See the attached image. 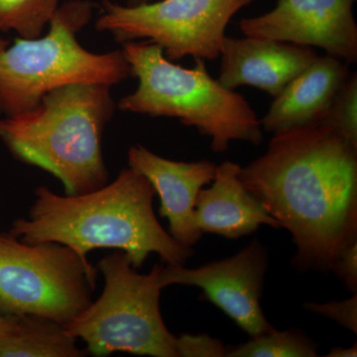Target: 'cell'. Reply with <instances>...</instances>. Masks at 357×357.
Returning a JSON list of instances; mask_svg holds the SVG:
<instances>
[{"label": "cell", "mask_w": 357, "mask_h": 357, "mask_svg": "<svg viewBox=\"0 0 357 357\" xmlns=\"http://www.w3.org/2000/svg\"><path fill=\"white\" fill-rule=\"evenodd\" d=\"M256 0H154L137 6L102 0L96 29L119 43L158 45L170 61L220 58L227 25Z\"/></svg>", "instance_id": "obj_8"}, {"label": "cell", "mask_w": 357, "mask_h": 357, "mask_svg": "<svg viewBox=\"0 0 357 357\" xmlns=\"http://www.w3.org/2000/svg\"><path fill=\"white\" fill-rule=\"evenodd\" d=\"M105 279L102 295L65 324L66 332L81 338L89 354L114 352L136 356L178 357L177 337L167 328L160 311L161 265L138 273L122 251L105 255L96 265Z\"/></svg>", "instance_id": "obj_6"}, {"label": "cell", "mask_w": 357, "mask_h": 357, "mask_svg": "<svg viewBox=\"0 0 357 357\" xmlns=\"http://www.w3.org/2000/svg\"><path fill=\"white\" fill-rule=\"evenodd\" d=\"M110 86L70 84L36 107L0 119V140L18 161L52 174L76 196L109 183L102 140L114 115Z\"/></svg>", "instance_id": "obj_3"}, {"label": "cell", "mask_w": 357, "mask_h": 357, "mask_svg": "<svg viewBox=\"0 0 357 357\" xmlns=\"http://www.w3.org/2000/svg\"><path fill=\"white\" fill-rule=\"evenodd\" d=\"M349 76L347 63L332 56H318L274 98L260 119L262 130L275 134L317 126Z\"/></svg>", "instance_id": "obj_13"}, {"label": "cell", "mask_w": 357, "mask_h": 357, "mask_svg": "<svg viewBox=\"0 0 357 357\" xmlns=\"http://www.w3.org/2000/svg\"><path fill=\"white\" fill-rule=\"evenodd\" d=\"M328 357H356L357 356V344L351 345L349 349H345L342 347H333L328 354Z\"/></svg>", "instance_id": "obj_23"}, {"label": "cell", "mask_w": 357, "mask_h": 357, "mask_svg": "<svg viewBox=\"0 0 357 357\" xmlns=\"http://www.w3.org/2000/svg\"><path fill=\"white\" fill-rule=\"evenodd\" d=\"M98 274L68 246L0 232L1 316L37 314L65 325L93 302Z\"/></svg>", "instance_id": "obj_7"}, {"label": "cell", "mask_w": 357, "mask_h": 357, "mask_svg": "<svg viewBox=\"0 0 357 357\" xmlns=\"http://www.w3.org/2000/svg\"><path fill=\"white\" fill-rule=\"evenodd\" d=\"M268 268V251L255 239L237 255L189 269L184 265L162 268V287L195 286L203 291L204 299L213 303L250 337L273 326L263 314L261 300Z\"/></svg>", "instance_id": "obj_9"}, {"label": "cell", "mask_w": 357, "mask_h": 357, "mask_svg": "<svg viewBox=\"0 0 357 357\" xmlns=\"http://www.w3.org/2000/svg\"><path fill=\"white\" fill-rule=\"evenodd\" d=\"M331 271L335 274L349 292L357 293V241L340 252Z\"/></svg>", "instance_id": "obj_21"}, {"label": "cell", "mask_w": 357, "mask_h": 357, "mask_svg": "<svg viewBox=\"0 0 357 357\" xmlns=\"http://www.w3.org/2000/svg\"><path fill=\"white\" fill-rule=\"evenodd\" d=\"M155 191L135 169L121 171L114 182L76 196H61L41 185L28 218H17L9 232L26 243L51 241L68 246L84 262L95 249L112 248L140 269L151 253L167 264L185 265L194 249L178 243L160 225Z\"/></svg>", "instance_id": "obj_2"}, {"label": "cell", "mask_w": 357, "mask_h": 357, "mask_svg": "<svg viewBox=\"0 0 357 357\" xmlns=\"http://www.w3.org/2000/svg\"><path fill=\"white\" fill-rule=\"evenodd\" d=\"M319 344L299 328L278 331L272 328L251 337L245 344L227 349L230 357H314Z\"/></svg>", "instance_id": "obj_16"}, {"label": "cell", "mask_w": 357, "mask_h": 357, "mask_svg": "<svg viewBox=\"0 0 357 357\" xmlns=\"http://www.w3.org/2000/svg\"><path fill=\"white\" fill-rule=\"evenodd\" d=\"M15 317H6L0 314V340H3L14 332L16 328Z\"/></svg>", "instance_id": "obj_22"}, {"label": "cell", "mask_w": 357, "mask_h": 357, "mask_svg": "<svg viewBox=\"0 0 357 357\" xmlns=\"http://www.w3.org/2000/svg\"><path fill=\"white\" fill-rule=\"evenodd\" d=\"M96 4L69 0L58 7L49 31L38 38H16L0 52V112L6 116L36 107L47 93L70 84L112 88L131 76L123 51L86 50L77 34L89 24Z\"/></svg>", "instance_id": "obj_5"}, {"label": "cell", "mask_w": 357, "mask_h": 357, "mask_svg": "<svg viewBox=\"0 0 357 357\" xmlns=\"http://www.w3.org/2000/svg\"><path fill=\"white\" fill-rule=\"evenodd\" d=\"M304 309L307 312L321 314L326 318L333 319L335 323L357 333V295L352 294L349 299L332 301V302L318 304V303H306Z\"/></svg>", "instance_id": "obj_19"}, {"label": "cell", "mask_w": 357, "mask_h": 357, "mask_svg": "<svg viewBox=\"0 0 357 357\" xmlns=\"http://www.w3.org/2000/svg\"><path fill=\"white\" fill-rule=\"evenodd\" d=\"M9 45H10V41H9V40L0 38V52L3 51L4 49H6Z\"/></svg>", "instance_id": "obj_25"}, {"label": "cell", "mask_w": 357, "mask_h": 357, "mask_svg": "<svg viewBox=\"0 0 357 357\" xmlns=\"http://www.w3.org/2000/svg\"><path fill=\"white\" fill-rule=\"evenodd\" d=\"M319 126L332 129L357 146L356 73L349 74Z\"/></svg>", "instance_id": "obj_18"}, {"label": "cell", "mask_w": 357, "mask_h": 357, "mask_svg": "<svg viewBox=\"0 0 357 357\" xmlns=\"http://www.w3.org/2000/svg\"><path fill=\"white\" fill-rule=\"evenodd\" d=\"M16 328L0 340V357H84L86 349L66 332L64 324L37 314L15 317Z\"/></svg>", "instance_id": "obj_15"}, {"label": "cell", "mask_w": 357, "mask_h": 357, "mask_svg": "<svg viewBox=\"0 0 357 357\" xmlns=\"http://www.w3.org/2000/svg\"><path fill=\"white\" fill-rule=\"evenodd\" d=\"M122 51L138 79L135 91L119 100L122 112L177 119L210 138L215 153L227 151L232 141L262 142L255 109L241 93L213 79L203 59L184 68L167 59L158 45L146 41L122 44Z\"/></svg>", "instance_id": "obj_4"}, {"label": "cell", "mask_w": 357, "mask_h": 357, "mask_svg": "<svg viewBox=\"0 0 357 357\" xmlns=\"http://www.w3.org/2000/svg\"><path fill=\"white\" fill-rule=\"evenodd\" d=\"M60 6V0H0V31L38 38Z\"/></svg>", "instance_id": "obj_17"}, {"label": "cell", "mask_w": 357, "mask_h": 357, "mask_svg": "<svg viewBox=\"0 0 357 357\" xmlns=\"http://www.w3.org/2000/svg\"><path fill=\"white\" fill-rule=\"evenodd\" d=\"M154 1V0H126V4L128 6H137V4L147 3V2Z\"/></svg>", "instance_id": "obj_24"}, {"label": "cell", "mask_w": 357, "mask_h": 357, "mask_svg": "<svg viewBox=\"0 0 357 357\" xmlns=\"http://www.w3.org/2000/svg\"><path fill=\"white\" fill-rule=\"evenodd\" d=\"M128 163L149 181L158 195L159 215L168 220L170 236L181 245L192 248L203 236L195 222L197 196L213 182L217 165L208 160L163 158L140 144L128 150Z\"/></svg>", "instance_id": "obj_11"}, {"label": "cell", "mask_w": 357, "mask_h": 357, "mask_svg": "<svg viewBox=\"0 0 357 357\" xmlns=\"http://www.w3.org/2000/svg\"><path fill=\"white\" fill-rule=\"evenodd\" d=\"M176 349L178 357H222L227 354V347L220 340L208 335H181L176 340Z\"/></svg>", "instance_id": "obj_20"}, {"label": "cell", "mask_w": 357, "mask_h": 357, "mask_svg": "<svg viewBox=\"0 0 357 357\" xmlns=\"http://www.w3.org/2000/svg\"><path fill=\"white\" fill-rule=\"evenodd\" d=\"M317 57L311 47L259 37L227 36L218 79L225 88L255 86L274 98Z\"/></svg>", "instance_id": "obj_12"}, {"label": "cell", "mask_w": 357, "mask_h": 357, "mask_svg": "<svg viewBox=\"0 0 357 357\" xmlns=\"http://www.w3.org/2000/svg\"><path fill=\"white\" fill-rule=\"evenodd\" d=\"M0 115H1V112H0Z\"/></svg>", "instance_id": "obj_26"}, {"label": "cell", "mask_w": 357, "mask_h": 357, "mask_svg": "<svg viewBox=\"0 0 357 357\" xmlns=\"http://www.w3.org/2000/svg\"><path fill=\"white\" fill-rule=\"evenodd\" d=\"M239 180L287 229L301 272L331 271L357 241V146L324 126L273 134Z\"/></svg>", "instance_id": "obj_1"}, {"label": "cell", "mask_w": 357, "mask_h": 357, "mask_svg": "<svg viewBox=\"0 0 357 357\" xmlns=\"http://www.w3.org/2000/svg\"><path fill=\"white\" fill-rule=\"evenodd\" d=\"M356 0H277L268 13L244 18V36L317 47L347 65L357 61Z\"/></svg>", "instance_id": "obj_10"}, {"label": "cell", "mask_w": 357, "mask_h": 357, "mask_svg": "<svg viewBox=\"0 0 357 357\" xmlns=\"http://www.w3.org/2000/svg\"><path fill=\"white\" fill-rule=\"evenodd\" d=\"M241 168L229 160L223 162L217 166L211 187L199 192L195 222L202 234L238 239L255 234L262 225L280 229L239 180Z\"/></svg>", "instance_id": "obj_14"}]
</instances>
